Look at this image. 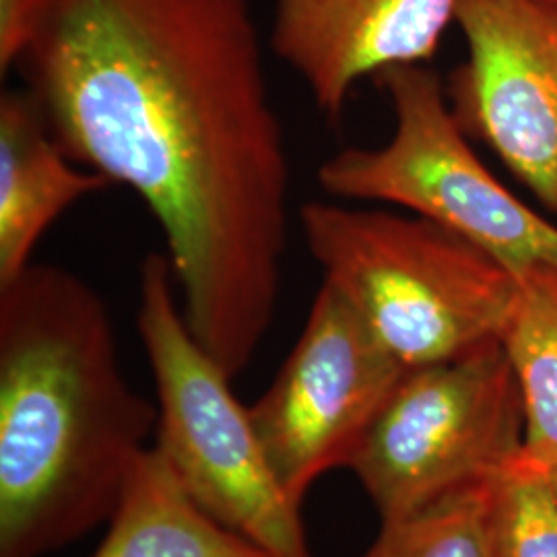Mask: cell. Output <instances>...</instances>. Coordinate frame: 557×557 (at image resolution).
Listing matches in <instances>:
<instances>
[{"label":"cell","instance_id":"obj_1","mask_svg":"<svg viewBox=\"0 0 557 557\" xmlns=\"http://www.w3.org/2000/svg\"><path fill=\"white\" fill-rule=\"evenodd\" d=\"M20 71L69 158L153 215L193 337L238 379L277 317L292 205L250 0H59Z\"/></svg>","mask_w":557,"mask_h":557},{"label":"cell","instance_id":"obj_2","mask_svg":"<svg viewBox=\"0 0 557 557\" xmlns=\"http://www.w3.org/2000/svg\"><path fill=\"white\" fill-rule=\"evenodd\" d=\"M156 428L85 278L34 262L0 285V557H48L108 524Z\"/></svg>","mask_w":557,"mask_h":557},{"label":"cell","instance_id":"obj_3","mask_svg":"<svg viewBox=\"0 0 557 557\" xmlns=\"http://www.w3.org/2000/svg\"><path fill=\"white\" fill-rule=\"evenodd\" d=\"M298 221L322 281L407 370L502 341L518 275L473 242L370 205L310 200Z\"/></svg>","mask_w":557,"mask_h":557},{"label":"cell","instance_id":"obj_4","mask_svg":"<svg viewBox=\"0 0 557 557\" xmlns=\"http://www.w3.org/2000/svg\"><path fill=\"white\" fill-rule=\"evenodd\" d=\"M137 331L156 384V444L186 494L271 557H314L232 379L193 337L165 252L140 262Z\"/></svg>","mask_w":557,"mask_h":557},{"label":"cell","instance_id":"obj_5","mask_svg":"<svg viewBox=\"0 0 557 557\" xmlns=\"http://www.w3.org/2000/svg\"><path fill=\"white\" fill-rule=\"evenodd\" d=\"M395 131L380 147H347L320 163L324 195L400 207L502 260L517 275L557 262V225L499 182L469 145L438 75L428 64L376 77Z\"/></svg>","mask_w":557,"mask_h":557},{"label":"cell","instance_id":"obj_6","mask_svg":"<svg viewBox=\"0 0 557 557\" xmlns=\"http://www.w3.org/2000/svg\"><path fill=\"white\" fill-rule=\"evenodd\" d=\"M522 440L517 379L494 341L407 370L347 469L388 520L492 481L517 460Z\"/></svg>","mask_w":557,"mask_h":557},{"label":"cell","instance_id":"obj_7","mask_svg":"<svg viewBox=\"0 0 557 557\" xmlns=\"http://www.w3.org/2000/svg\"><path fill=\"white\" fill-rule=\"evenodd\" d=\"M407 368L354 306L322 281L292 354L248 407L267 458L299 508L333 469H347L359 442Z\"/></svg>","mask_w":557,"mask_h":557},{"label":"cell","instance_id":"obj_8","mask_svg":"<svg viewBox=\"0 0 557 557\" xmlns=\"http://www.w3.org/2000/svg\"><path fill=\"white\" fill-rule=\"evenodd\" d=\"M467 60L453 110L543 207L557 213V7L545 0H460Z\"/></svg>","mask_w":557,"mask_h":557},{"label":"cell","instance_id":"obj_9","mask_svg":"<svg viewBox=\"0 0 557 557\" xmlns=\"http://www.w3.org/2000/svg\"><path fill=\"white\" fill-rule=\"evenodd\" d=\"M458 2L275 0L269 48L337 122L361 81L434 59Z\"/></svg>","mask_w":557,"mask_h":557},{"label":"cell","instance_id":"obj_10","mask_svg":"<svg viewBox=\"0 0 557 557\" xmlns=\"http://www.w3.org/2000/svg\"><path fill=\"white\" fill-rule=\"evenodd\" d=\"M114 184L69 158L38 98L27 89L0 96V285L34 264L46 232L87 197Z\"/></svg>","mask_w":557,"mask_h":557},{"label":"cell","instance_id":"obj_11","mask_svg":"<svg viewBox=\"0 0 557 557\" xmlns=\"http://www.w3.org/2000/svg\"><path fill=\"white\" fill-rule=\"evenodd\" d=\"M91 557H271L202 512L149 446L124 487L108 533Z\"/></svg>","mask_w":557,"mask_h":557},{"label":"cell","instance_id":"obj_12","mask_svg":"<svg viewBox=\"0 0 557 557\" xmlns=\"http://www.w3.org/2000/svg\"><path fill=\"white\" fill-rule=\"evenodd\" d=\"M502 347L522 398L524 440L518 460L549 473L557 467V262L518 275Z\"/></svg>","mask_w":557,"mask_h":557},{"label":"cell","instance_id":"obj_13","mask_svg":"<svg viewBox=\"0 0 557 557\" xmlns=\"http://www.w3.org/2000/svg\"><path fill=\"white\" fill-rule=\"evenodd\" d=\"M487 483L382 520L379 537L359 557H490Z\"/></svg>","mask_w":557,"mask_h":557},{"label":"cell","instance_id":"obj_14","mask_svg":"<svg viewBox=\"0 0 557 557\" xmlns=\"http://www.w3.org/2000/svg\"><path fill=\"white\" fill-rule=\"evenodd\" d=\"M490 557H557V496L547 473L515 460L487 483Z\"/></svg>","mask_w":557,"mask_h":557},{"label":"cell","instance_id":"obj_15","mask_svg":"<svg viewBox=\"0 0 557 557\" xmlns=\"http://www.w3.org/2000/svg\"><path fill=\"white\" fill-rule=\"evenodd\" d=\"M59 0H0V75L20 69Z\"/></svg>","mask_w":557,"mask_h":557},{"label":"cell","instance_id":"obj_16","mask_svg":"<svg viewBox=\"0 0 557 557\" xmlns=\"http://www.w3.org/2000/svg\"><path fill=\"white\" fill-rule=\"evenodd\" d=\"M547 478H549V483H552V487H554V492H556L557 496V467L547 473Z\"/></svg>","mask_w":557,"mask_h":557},{"label":"cell","instance_id":"obj_17","mask_svg":"<svg viewBox=\"0 0 557 557\" xmlns=\"http://www.w3.org/2000/svg\"><path fill=\"white\" fill-rule=\"evenodd\" d=\"M545 2H549V4H554V7H557V0H545Z\"/></svg>","mask_w":557,"mask_h":557}]
</instances>
